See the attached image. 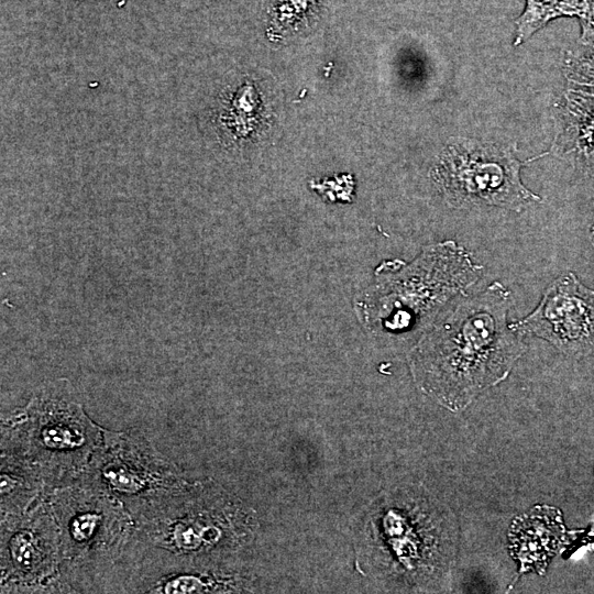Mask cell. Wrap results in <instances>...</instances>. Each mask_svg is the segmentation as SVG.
I'll list each match as a JSON object with an SVG mask.
<instances>
[{"instance_id":"1","label":"cell","mask_w":594,"mask_h":594,"mask_svg":"<svg viewBox=\"0 0 594 594\" xmlns=\"http://www.w3.org/2000/svg\"><path fill=\"white\" fill-rule=\"evenodd\" d=\"M512 293L494 280L458 304L421 336L409 353L418 388L458 413L507 378L527 345L507 322Z\"/></svg>"},{"instance_id":"2","label":"cell","mask_w":594,"mask_h":594,"mask_svg":"<svg viewBox=\"0 0 594 594\" xmlns=\"http://www.w3.org/2000/svg\"><path fill=\"white\" fill-rule=\"evenodd\" d=\"M132 517L134 535L119 562L125 571L238 568L254 532L251 509L210 480L189 482Z\"/></svg>"},{"instance_id":"3","label":"cell","mask_w":594,"mask_h":594,"mask_svg":"<svg viewBox=\"0 0 594 594\" xmlns=\"http://www.w3.org/2000/svg\"><path fill=\"white\" fill-rule=\"evenodd\" d=\"M483 265L453 240L427 245L410 263H383L361 301L366 326L391 334L431 326L450 301L468 294Z\"/></svg>"},{"instance_id":"4","label":"cell","mask_w":594,"mask_h":594,"mask_svg":"<svg viewBox=\"0 0 594 594\" xmlns=\"http://www.w3.org/2000/svg\"><path fill=\"white\" fill-rule=\"evenodd\" d=\"M105 428L97 425L63 380L42 386L1 424V449L21 453L53 488L80 479Z\"/></svg>"},{"instance_id":"5","label":"cell","mask_w":594,"mask_h":594,"mask_svg":"<svg viewBox=\"0 0 594 594\" xmlns=\"http://www.w3.org/2000/svg\"><path fill=\"white\" fill-rule=\"evenodd\" d=\"M48 499L61 534V593L87 592L123 556L134 519L122 502L79 481L53 488Z\"/></svg>"},{"instance_id":"6","label":"cell","mask_w":594,"mask_h":594,"mask_svg":"<svg viewBox=\"0 0 594 594\" xmlns=\"http://www.w3.org/2000/svg\"><path fill=\"white\" fill-rule=\"evenodd\" d=\"M524 165L512 146L458 140L440 153L431 177L451 208L493 206L520 212L542 200L524 185Z\"/></svg>"},{"instance_id":"7","label":"cell","mask_w":594,"mask_h":594,"mask_svg":"<svg viewBox=\"0 0 594 594\" xmlns=\"http://www.w3.org/2000/svg\"><path fill=\"white\" fill-rule=\"evenodd\" d=\"M78 481L116 497L131 515L190 482L135 428H105L101 443Z\"/></svg>"},{"instance_id":"8","label":"cell","mask_w":594,"mask_h":594,"mask_svg":"<svg viewBox=\"0 0 594 594\" xmlns=\"http://www.w3.org/2000/svg\"><path fill=\"white\" fill-rule=\"evenodd\" d=\"M0 527L1 593H61V534L48 496L1 516Z\"/></svg>"},{"instance_id":"9","label":"cell","mask_w":594,"mask_h":594,"mask_svg":"<svg viewBox=\"0 0 594 594\" xmlns=\"http://www.w3.org/2000/svg\"><path fill=\"white\" fill-rule=\"evenodd\" d=\"M521 334L548 341L570 356L594 353V290L573 272L557 277L544 290L538 306L510 323Z\"/></svg>"},{"instance_id":"10","label":"cell","mask_w":594,"mask_h":594,"mask_svg":"<svg viewBox=\"0 0 594 594\" xmlns=\"http://www.w3.org/2000/svg\"><path fill=\"white\" fill-rule=\"evenodd\" d=\"M550 153L594 177V88L571 87L556 105Z\"/></svg>"},{"instance_id":"11","label":"cell","mask_w":594,"mask_h":594,"mask_svg":"<svg viewBox=\"0 0 594 594\" xmlns=\"http://www.w3.org/2000/svg\"><path fill=\"white\" fill-rule=\"evenodd\" d=\"M248 582L239 568L170 566L127 572L122 592L238 593L249 588Z\"/></svg>"},{"instance_id":"12","label":"cell","mask_w":594,"mask_h":594,"mask_svg":"<svg viewBox=\"0 0 594 594\" xmlns=\"http://www.w3.org/2000/svg\"><path fill=\"white\" fill-rule=\"evenodd\" d=\"M566 538L561 512L547 505L516 517L508 531L510 554L519 562L520 573L543 574Z\"/></svg>"},{"instance_id":"13","label":"cell","mask_w":594,"mask_h":594,"mask_svg":"<svg viewBox=\"0 0 594 594\" xmlns=\"http://www.w3.org/2000/svg\"><path fill=\"white\" fill-rule=\"evenodd\" d=\"M1 516L22 514L47 497V486L38 469L19 452L1 449Z\"/></svg>"},{"instance_id":"14","label":"cell","mask_w":594,"mask_h":594,"mask_svg":"<svg viewBox=\"0 0 594 594\" xmlns=\"http://www.w3.org/2000/svg\"><path fill=\"white\" fill-rule=\"evenodd\" d=\"M587 0H526L516 20L514 45H520L550 21L561 16L580 18Z\"/></svg>"},{"instance_id":"15","label":"cell","mask_w":594,"mask_h":594,"mask_svg":"<svg viewBox=\"0 0 594 594\" xmlns=\"http://www.w3.org/2000/svg\"><path fill=\"white\" fill-rule=\"evenodd\" d=\"M563 74L574 85L594 88V48L569 51L563 61Z\"/></svg>"},{"instance_id":"16","label":"cell","mask_w":594,"mask_h":594,"mask_svg":"<svg viewBox=\"0 0 594 594\" xmlns=\"http://www.w3.org/2000/svg\"><path fill=\"white\" fill-rule=\"evenodd\" d=\"M579 19L581 24L580 43L582 46L594 48V0H587L585 10Z\"/></svg>"},{"instance_id":"17","label":"cell","mask_w":594,"mask_h":594,"mask_svg":"<svg viewBox=\"0 0 594 594\" xmlns=\"http://www.w3.org/2000/svg\"><path fill=\"white\" fill-rule=\"evenodd\" d=\"M590 238L592 243L594 244V223L590 228Z\"/></svg>"}]
</instances>
